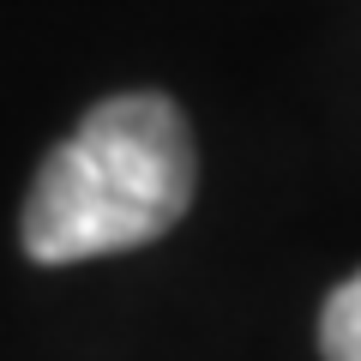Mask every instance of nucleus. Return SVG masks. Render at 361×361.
Wrapping results in <instances>:
<instances>
[{
	"label": "nucleus",
	"mask_w": 361,
	"mask_h": 361,
	"mask_svg": "<svg viewBox=\"0 0 361 361\" xmlns=\"http://www.w3.org/2000/svg\"><path fill=\"white\" fill-rule=\"evenodd\" d=\"M199 187L193 127L169 97L127 90L97 103L42 157L18 241L37 265H78L169 235Z\"/></svg>",
	"instance_id": "1"
},
{
	"label": "nucleus",
	"mask_w": 361,
	"mask_h": 361,
	"mask_svg": "<svg viewBox=\"0 0 361 361\" xmlns=\"http://www.w3.org/2000/svg\"><path fill=\"white\" fill-rule=\"evenodd\" d=\"M319 355H325V361H361V271L325 295V313H319Z\"/></svg>",
	"instance_id": "2"
}]
</instances>
